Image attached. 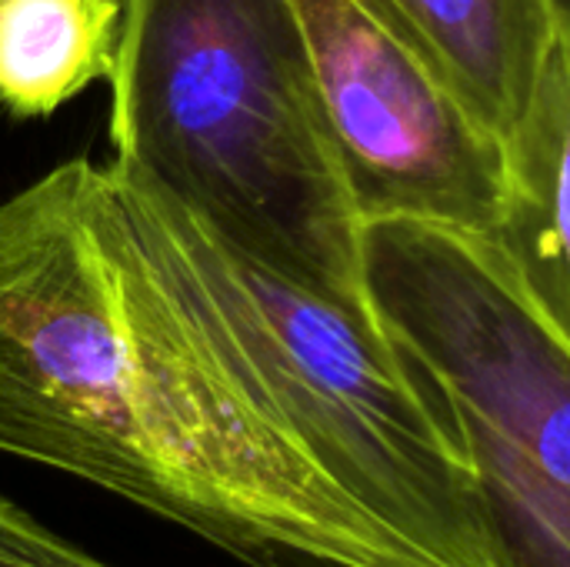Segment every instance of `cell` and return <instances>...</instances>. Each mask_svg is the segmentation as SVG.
Returning <instances> with one entry per match:
<instances>
[{
  "label": "cell",
  "mask_w": 570,
  "mask_h": 567,
  "mask_svg": "<svg viewBox=\"0 0 570 567\" xmlns=\"http://www.w3.org/2000/svg\"><path fill=\"white\" fill-rule=\"evenodd\" d=\"M564 3V13H568V20H570V0H561Z\"/></svg>",
  "instance_id": "cell-9"
},
{
  "label": "cell",
  "mask_w": 570,
  "mask_h": 567,
  "mask_svg": "<svg viewBox=\"0 0 570 567\" xmlns=\"http://www.w3.org/2000/svg\"><path fill=\"white\" fill-rule=\"evenodd\" d=\"M364 297L451 394L501 567H570V328L501 237L361 224Z\"/></svg>",
  "instance_id": "cell-2"
},
{
  "label": "cell",
  "mask_w": 570,
  "mask_h": 567,
  "mask_svg": "<svg viewBox=\"0 0 570 567\" xmlns=\"http://www.w3.org/2000/svg\"><path fill=\"white\" fill-rule=\"evenodd\" d=\"M411 43L504 140L518 130L551 43L561 0H361Z\"/></svg>",
  "instance_id": "cell-4"
},
{
  "label": "cell",
  "mask_w": 570,
  "mask_h": 567,
  "mask_svg": "<svg viewBox=\"0 0 570 567\" xmlns=\"http://www.w3.org/2000/svg\"><path fill=\"white\" fill-rule=\"evenodd\" d=\"M110 87L114 167L277 274L371 307L297 0H124Z\"/></svg>",
  "instance_id": "cell-1"
},
{
  "label": "cell",
  "mask_w": 570,
  "mask_h": 567,
  "mask_svg": "<svg viewBox=\"0 0 570 567\" xmlns=\"http://www.w3.org/2000/svg\"><path fill=\"white\" fill-rule=\"evenodd\" d=\"M297 10L361 224L498 237L511 197L508 140L361 0H297Z\"/></svg>",
  "instance_id": "cell-3"
},
{
  "label": "cell",
  "mask_w": 570,
  "mask_h": 567,
  "mask_svg": "<svg viewBox=\"0 0 570 567\" xmlns=\"http://www.w3.org/2000/svg\"><path fill=\"white\" fill-rule=\"evenodd\" d=\"M124 0H0V107L47 117L117 63Z\"/></svg>",
  "instance_id": "cell-6"
},
{
  "label": "cell",
  "mask_w": 570,
  "mask_h": 567,
  "mask_svg": "<svg viewBox=\"0 0 570 567\" xmlns=\"http://www.w3.org/2000/svg\"><path fill=\"white\" fill-rule=\"evenodd\" d=\"M511 197L504 247L570 328V20L551 43L534 97L508 137Z\"/></svg>",
  "instance_id": "cell-5"
},
{
  "label": "cell",
  "mask_w": 570,
  "mask_h": 567,
  "mask_svg": "<svg viewBox=\"0 0 570 567\" xmlns=\"http://www.w3.org/2000/svg\"><path fill=\"white\" fill-rule=\"evenodd\" d=\"M0 567H114L0 495Z\"/></svg>",
  "instance_id": "cell-7"
},
{
  "label": "cell",
  "mask_w": 570,
  "mask_h": 567,
  "mask_svg": "<svg viewBox=\"0 0 570 567\" xmlns=\"http://www.w3.org/2000/svg\"><path fill=\"white\" fill-rule=\"evenodd\" d=\"M237 558L250 567H347L341 561H331V558H317V555L287 548V545H250Z\"/></svg>",
  "instance_id": "cell-8"
}]
</instances>
